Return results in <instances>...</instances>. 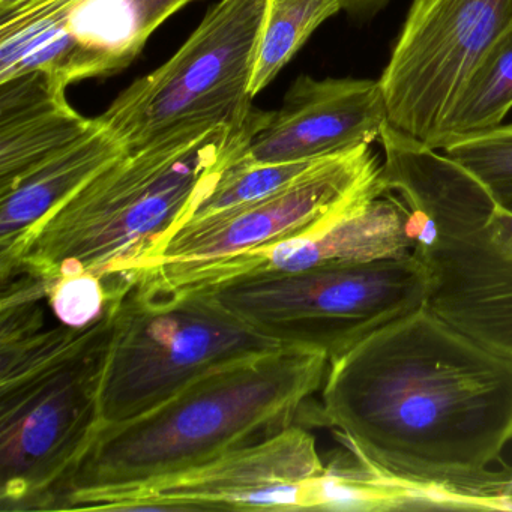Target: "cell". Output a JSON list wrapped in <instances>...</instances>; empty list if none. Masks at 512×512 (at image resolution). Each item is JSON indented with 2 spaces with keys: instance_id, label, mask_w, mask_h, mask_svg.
I'll use <instances>...</instances> for the list:
<instances>
[{
  "instance_id": "ac0fdd59",
  "label": "cell",
  "mask_w": 512,
  "mask_h": 512,
  "mask_svg": "<svg viewBox=\"0 0 512 512\" xmlns=\"http://www.w3.org/2000/svg\"><path fill=\"white\" fill-rule=\"evenodd\" d=\"M511 109L512 31L500 41L467 86L446 128L442 149L455 140L499 127Z\"/></svg>"
},
{
  "instance_id": "e0dca14e",
  "label": "cell",
  "mask_w": 512,
  "mask_h": 512,
  "mask_svg": "<svg viewBox=\"0 0 512 512\" xmlns=\"http://www.w3.org/2000/svg\"><path fill=\"white\" fill-rule=\"evenodd\" d=\"M338 13V0H268L251 79L253 98L268 88L311 35Z\"/></svg>"
},
{
  "instance_id": "ffe728a7",
  "label": "cell",
  "mask_w": 512,
  "mask_h": 512,
  "mask_svg": "<svg viewBox=\"0 0 512 512\" xmlns=\"http://www.w3.org/2000/svg\"><path fill=\"white\" fill-rule=\"evenodd\" d=\"M442 152L472 173L499 208L512 212V124L455 140Z\"/></svg>"
},
{
  "instance_id": "4fadbf2b",
  "label": "cell",
  "mask_w": 512,
  "mask_h": 512,
  "mask_svg": "<svg viewBox=\"0 0 512 512\" xmlns=\"http://www.w3.org/2000/svg\"><path fill=\"white\" fill-rule=\"evenodd\" d=\"M409 253L406 209L397 197L385 194L377 176L310 229L214 266L179 290H209L242 278L295 274Z\"/></svg>"
},
{
  "instance_id": "6da1fadb",
  "label": "cell",
  "mask_w": 512,
  "mask_h": 512,
  "mask_svg": "<svg viewBox=\"0 0 512 512\" xmlns=\"http://www.w3.org/2000/svg\"><path fill=\"white\" fill-rule=\"evenodd\" d=\"M320 391L302 413L362 460L512 511V355L424 305L332 359Z\"/></svg>"
},
{
  "instance_id": "30bf717a",
  "label": "cell",
  "mask_w": 512,
  "mask_h": 512,
  "mask_svg": "<svg viewBox=\"0 0 512 512\" xmlns=\"http://www.w3.org/2000/svg\"><path fill=\"white\" fill-rule=\"evenodd\" d=\"M371 146L323 158L283 190L211 217L188 221L133 284L181 289L221 263L310 229L380 173Z\"/></svg>"
},
{
  "instance_id": "2e32d148",
  "label": "cell",
  "mask_w": 512,
  "mask_h": 512,
  "mask_svg": "<svg viewBox=\"0 0 512 512\" xmlns=\"http://www.w3.org/2000/svg\"><path fill=\"white\" fill-rule=\"evenodd\" d=\"M67 88L43 71L0 82V187L97 127L70 106Z\"/></svg>"
},
{
  "instance_id": "7a4b0ae2",
  "label": "cell",
  "mask_w": 512,
  "mask_h": 512,
  "mask_svg": "<svg viewBox=\"0 0 512 512\" xmlns=\"http://www.w3.org/2000/svg\"><path fill=\"white\" fill-rule=\"evenodd\" d=\"M256 113L181 128L125 152L34 227L0 278L25 272L50 287L89 272L110 296L127 292L241 157Z\"/></svg>"
},
{
  "instance_id": "8992f818",
  "label": "cell",
  "mask_w": 512,
  "mask_h": 512,
  "mask_svg": "<svg viewBox=\"0 0 512 512\" xmlns=\"http://www.w3.org/2000/svg\"><path fill=\"white\" fill-rule=\"evenodd\" d=\"M113 311L103 427L155 409L212 371L283 347L202 290L133 284L115 296Z\"/></svg>"
},
{
  "instance_id": "5b68a950",
  "label": "cell",
  "mask_w": 512,
  "mask_h": 512,
  "mask_svg": "<svg viewBox=\"0 0 512 512\" xmlns=\"http://www.w3.org/2000/svg\"><path fill=\"white\" fill-rule=\"evenodd\" d=\"M115 296L86 328L0 338V509L49 511L103 427Z\"/></svg>"
},
{
  "instance_id": "d6986e66",
  "label": "cell",
  "mask_w": 512,
  "mask_h": 512,
  "mask_svg": "<svg viewBox=\"0 0 512 512\" xmlns=\"http://www.w3.org/2000/svg\"><path fill=\"white\" fill-rule=\"evenodd\" d=\"M242 155V154H241ZM320 161V160H317ZM317 161L304 163H250L241 157L230 164L194 212L193 220L265 199L292 184Z\"/></svg>"
},
{
  "instance_id": "ba28073f",
  "label": "cell",
  "mask_w": 512,
  "mask_h": 512,
  "mask_svg": "<svg viewBox=\"0 0 512 512\" xmlns=\"http://www.w3.org/2000/svg\"><path fill=\"white\" fill-rule=\"evenodd\" d=\"M266 8L268 0H221L169 61L110 104L103 124L134 151L181 128L247 119Z\"/></svg>"
},
{
  "instance_id": "9c48e42d",
  "label": "cell",
  "mask_w": 512,
  "mask_h": 512,
  "mask_svg": "<svg viewBox=\"0 0 512 512\" xmlns=\"http://www.w3.org/2000/svg\"><path fill=\"white\" fill-rule=\"evenodd\" d=\"M512 31V0H413L379 83L395 130L440 151L467 86Z\"/></svg>"
},
{
  "instance_id": "5bb4252c",
  "label": "cell",
  "mask_w": 512,
  "mask_h": 512,
  "mask_svg": "<svg viewBox=\"0 0 512 512\" xmlns=\"http://www.w3.org/2000/svg\"><path fill=\"white\" fill-rule=\"evenodd\" d=\"M388 124L379 80L299 76L274 112L257 110L241 158L250 163H304L371 146Z\"/></svg>"
},
{
  "instance_id": "8fae6325",
  "label": "cell",
  "mask_w": 512,
  "mask_h": 512,
  "mask_svg": "<svg viewBox=\"0 0 512 512\" xmlns=\"http://www.w3.org/2000/svg\"><path fill=\"white\" fill-rule=\"evenodd\" d=\"M190 2L41 0L0 19V79L43 71L68 86L115 74Z\"/></svg>"
},
{
  "instance_id": "7c38bea8",
  "label": "cell",
  "mask_w": 512,
  "mask_h": 512,
  "mask_svg": "<svg viewBox=\"0 0 512 512\" xmlns=\"http://www.w3.org/2000/svg\"><path fill=\"white\" fill-rule=\"evenodd\" d=\"M326 464L296 424L193 469L106 494L100 511H311Z\"/></svg>"
},
{
  "instance_id": "7402d4cb",
  "label": "cell",
  "mask_w": 512,
  "mask_h": 512,
  "mask_svg": "<svg viewBox=\"0 0 512 512\" xmlns=\"http://www.w3.org/2000/svg\"><path fill=\"white\" fill-rule=\"evenodd\" d=\"M389 2L392 0H338L341 11L359 22L374 19L380 11L388 7Z\"/></svg>"
},
{
  "instance_id": "44dd1931",
  "label": "cell",
  "mask_w": 512,
  "mask_h": 512,
  "mask_svg": "<svg viewBox=\"0 0 512 512\" xmlns=\"http://www.w3.org/2000/svg\"><path fill=\"white\" fill-rule=\"evenodd\" d=\"M106 283L89 272L56 278L49 287L47 302L61 325L86 328L104 316L110 301Z\"/></svg>"
},
{
  "instance_id": "9a60e30c",
  "label": "cell",
  "mask_w": 512,
  "mask_h": 512,
  "mask_svg": "<svg viewBox=\"0 0 512 512\" xmlns=\"http://www.w3.org/2000/svg\"><path fill=\"white\" fill-rule=\"evenodd\" d=\"M125 152L124 143L98 116L97 127L82 139L0 187V268L13 260L40 221Z\"/></svg>"
},
{
  "instance_id": "277c9868",
  "label": "cell",
  "mask_w": 512,
  "mask_h": 512,
  "mask_svg": "<svg viewBox=\"0 0 512 512\" xmlns=\"http://www.w3.org/2000/svg\"><path fill=\"white\" fill-rule=\"evenodd\" d=\"M382 148L380 184L406 209L425 307L512 355V212L457 161L407 134L386 131Z\"/></svg>"
},
{
  "instance_id": "603a6c76",
  "label": "cell",
  "mask_w": 512,
  "mask_h": 512,
  "mask_svg": "<svg viewBox=\"0 0 512 512\" xmlns=\"http://www.w3.org/2000/svg\"><path fill=\"white\" fill-rule=\"evenodd\" d=\"M41 0H0V19L11 16L29 5L38 4Z\"/></svg>"
},
{
  "instance_id": "52a82bcc",
  "label": "cell",
  "mask_w": 512,
  "mask_h": 512,
  "mask_svg": "<svg viewBox=\"0 0 512 512\" xmlns=\"http://www.w3.org/2000/svg\"><path fill=\"white\" fill-rule=\"evenodd\" d=\"M202 292L281 346L314 350L331 362L382 326L424 307L427 278L409 253L242 278Z\"/></svg>"
},
{
  "instance_id": "3957f363",
  "label": "cell",
  "mask_w": 512,
  "mask_h": 512,
  "mask_svg": "<svg viewBox=\"0 0 512 512\" xmlns=\"http://www.w3.org/2000/svg\"><path fill=\"white\" fill-rule=\"evenodd\" d=\"M328 367L323 353L283 346L212 371L155 409L101 428L49 511L88 509L106 494L280 433L298 422Z\"/></svg>"
}]
</instances>
